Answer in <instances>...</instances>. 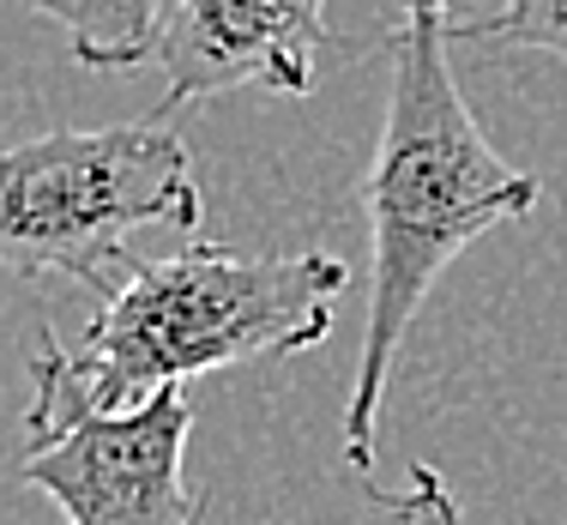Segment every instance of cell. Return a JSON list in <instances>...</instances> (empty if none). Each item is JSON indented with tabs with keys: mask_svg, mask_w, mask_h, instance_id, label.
<instances>
[{
	"mask_svg": "<svg viewBox=\"0 0 567 525\" xmlns=\"http://www.w3.org/2000/svg\"><path fill=\"white\" fill-rule=\"evenodd\" d=\"M194 399L187 387L110 411L91 399L79 362L43 332L31 362L19 483L43 490L66 525H206V495L182 477Z\"/></svg>",
	"mask_w": 567,
	"mask_h": 525,
	"instance_id": "4",
	"label": "cell"
},
{
	"mask_svg": "<svg viewBox=\"0 0 567 525\" xmlns=\"http://www.w3.org/2000/svg\"><path fill=\"white\" fill-rule=\"evenodd\" d=\"M465 0H399L393 31V85H386L381 145L362 175L369 212V320L362 362L344 405V460L374 465L381 399L393 381L416 308L435 278L495 224H513L537 206V182L513 169L477 127L458 73L447 61L453 24Z\"/></svg>",
	"mask_w": 567,
	"mask_h": 525,
	"instance_id": "1",
	"label": "cell"
},
{
	"mask_svg": "<svg viewBox=\"0 0 567 525\" xmlns=\"http://www.w3.org/2000/svg\"><path fill=\"white\" fill-rule=\"evenodd\" d=\"M350 285L339 254H254L229 241L133 260L97 302L79 344V374L110 411L145 405L194 374L278 362L327 344L332 302Z\"/></svg>",
	"mask_w": 567,
	"mask_h": 525,
	"instance_id": "2",
	"label": "cell"
},
{
	"mask_svg": "<svg viewBox=\"0 0 567 525\" xmlns=\"http://www.w3.org/2000/svg\"><path fill=\"white\" fill-rule=\"evenodd\" d=\"M374 507H386L393 525H465L458 495L447 490V477H441L435 465H411L404 495H374Z\"/></svg>",
	"mask_w": 567,
	"mask_h": 525,
	"instance_id": "8",
	"label": "cell"
},
{
	"mask_svg": "<svg viewBox=\"0 0 567 525\" xmlns=\"http://www.w3.org/2000/svg\"><path fill=\"white\" fill-rule=\"evenodd\" d=\"M24 7L61 24L79 66L133 73L140 61H157V31H164L169 0H24Z\"/></svg>",
	"mask_w": 567,
	"mask_h": 525,
	"instance_id": "6",
	"label": "cell"
},
{
	"mask_svg": "<svg viewBox=\"0 0 567 525\" xmlns=\"http://www.w3.org/2000/svg\"><path fill=\"white\" fill-rule=\"evenodd\" d=\"M194 157L164 121L61 127L0 152V272L73 278L110 296L133 230H194Z\"/></svg>",
	"mask_w": 567,
	"mask_h": 525,
	"instance_id": "3",
	"label": "cell"
},
{
	"mask_svg": "<svg viewBox=\"0 0 567 525\" xmlns=\"http://www.w3.org/2000/svg\"><path fill=\"white\" fill-rule=\"evenodd\" d=\"M327 43V0H169L157 31L164 103L152 121L169 127L175 110L224 91L308 97Z\"/></svg>",
	"mask_w": 567,
	"mask_h": 525,
	"instance_id": "5",
	"label": "cell"
},
{
	"mask_svg": "<svg viewBox=\"0 0 567 525\" xmlns=\"http://www.w3.org/2000/svg\"><path fill=\"white\" fill-rule=\"evenodd\" d=\"M453 43L502 49V55H549L567 61V0H502L495 19L453 24Z\"/></svg>",
	"mask_w": 567,
	"mask_h": 525,
	"instance_id": "7",
	"label": "cell"
}]
</instances>
